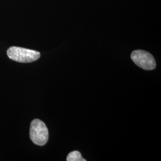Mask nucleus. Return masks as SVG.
I'll return each instance as SVG.
<instances>
[{"instance_id": "4", "label": "nucleus", "mask_w": 161, "mask_h": 161, "mask_svg": "<svg viewBox=\"0 0 161 161\" xmlns=\"http://www.w3.org/2000/svg\"><path fill=\"white\" fill-rule=\"evenodd\" d=\"M67 161H86V159H84L81 156L79 151L75 150L69 153L66 158Z\"/></svg>"}, {"instance_id": "1", "label": "nucleus", "mask_w": 161, "mask_h": 161, "mask_svg": "<svg viewBox=\"0 0 161 161\" xmlns=\"http://www.w3.org/2000/svg\"><path fill=\"white\" fill-rule=\"evenodd\" d=\"M7 54L9 58L19 63L33 62L40 58L41 56L40 53L37 51L15 46L10 47Z\"/></svg>"}, {"instance_id": "2", "label": "nucleus", "mask_w": 161, "mask_h": 161, "mask_svg": "<svg viewBox=\"0 0 161 161\" xmlns=\"http://www.w3.org/2000/svg\"><path fill=\"white\" fill-rule=\"evenodd\" d=\"M29 136L32 142L38 146H44L48 140V130L43 121L35 119L31 122Z\"/></svg>"}, {"instance_id": "3", "label": "nucleus", "mask_w": 161, "mask_h": 161, "mask_svg": "<svg viewBox=\"0 0 161 161\" xmlns=\"http://www.w3.org/2000/svg\"><path fill=\"white\" fill-rule=\"evenodd\" d=\"M131 58L134 63L140 68L150 70L155 69L156 61L149 52L137 50L132 52Z\"/></svg>"}]
</instances>
